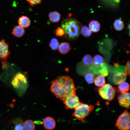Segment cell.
Wrapping results in <instances>:
<instances>
[{
	"mask_svg": "<svg viewBox=\"0 0 130 130\" xmlns=\"http://www.w3.org/2000/svg\"><path fill=\"white\" fill-rule=\"evenodd\" d=\"M126 78V75L125 74L121 72H118L114 75L113 81L115 84L117 85L125 81Z\"/></svg>",
	"mask_w": 130,
	"mask_h": 130,
	"instance_id": "cell-11",
	"label": "cell"
},
{
	"mask_svg": "<svg viewBox=\"0 0 130 130\" xmlns=\"http://www.w3.org/2000/svg\"><path fill=\"white\" fill-rule=\"evenodd\" d=\"M116 92L115 87L109 84H105L99 89V95L103 99L109 101L114 99Z\"/></svg>",
	"mask_w": 130,
	"mask_h": 130,
	"instance_id": "cell-4",
	"label": "cell"
},
{
	"mask_svg": "<svg viewBox=\"0 0 130 130\" xmlns=\"http://www.w3.org/2000/svg\"><path fill=\"white\" fill-rule=\"evenodd\" d=\"M58 49L61 53L64 54L68 53L71 50V48L69 43L65 42L59 44Z\"/></svg>",
	"mask_w": 130,
	"mask_h": 130,
	"instance_id": "cell-12",
	"label": "cell"
},
{
	"mask_svg": "<svg viewBox=\"0 0 130 130\" xmlns=\"http://www.w3.org/2000/svg\"><path fill=\"white\" fill-rule=\"evenodd\" d=\"M27 83V80L26 77L20 72L16 75L11 82L13 87L16 89H18L22 86H25Z\"/></svg>",
	"mask_w": 130,
	"mask_h": 130,
	"instance_id": "cell-8",
	"label": "cell"
},
{
	"mask_svg": "<svg viewBox=\"0 0 130 130\" xmlns=\"http://www.w3.org/2000/svg\"><path fill=\"white\" fill-rule=\"evenodd\" d=\"M50 89L54 96L63 101L69 95L76 92L73 80L65 75L58 76L52 81Z\"/></svg>",
	"mask_w": 130,
	"mask_h": 130,
	"instance_id": "cell-1",
	"label": "cell"
},
{
	"mask_svg": "<svg viewBox=\"0 0 130 130\" xmlns=\"http://www.w3.org/2000/svg\"><path fill=\"white\" fill-rule=\"evenodd\" d=\"M113 0L117 3H119L120 1V0Z\"/></svg>",
	"mask_w": 130,
	"mask_h": 130,
	"instance_id": "cell-31",
	"label": "cell"
},
{
	"mask_svg": "<svg viewBox=\"0 0 130 130\" xmlns=\"http://www.w3.org/2000/svg\"><path fill=\"white\" fill-rule=\"evenodd\" d=\"M63 101L66 109H74L80 102L76 92L69 95Z\"/></svg>",
	"mask_w": 130,
	"mask_h": 130,
	"instance_id": "cell-7",
	"label": "cell"
},
{
	"mask_svg": "<svg viewBox=\"0 0 130 130\" xmlns=\"http://www.w3.org/2000/svg\"><path fill=\"white\" fill-rule=\"evenodd\" d=\"M80 31L82 35L86 37H90L92 34V32L89 28L85 26H82Z\"/></svg>",
	"mask_w": 130,
	"mask_h": 130,
	"instance_id": "cell-24",
	"label": "cell"
},
{
	"mask_svg": "<svg viewBox=\"0 0 130 130\" xmlns=\"http://www.w3.org/2000/svg\"><path fill=\"white\" fill-rule=\"evenodd\" d=\"M30 5L32 6L40 3L41 0H26Z\"/></svg>",
	"mask_w": 130,
	"mask_h": 130,
	"instance_id": "cell-27",
	"label": "cell"
},
{
	"mask_svg": "<svg viewBox=\"0 0 130 130\" xmlns=\"http://www.w3.org/2000/svg\"><path fill=\"white\" fill-rule=\"evenodd\" d=\"M104 59L103 57L99 55L95 56L93 58L94 64L97 66H99L102 65Z\"/></svg>",
	"mask_w": 130,
	"mask_h": 130,
	"instance_id": "cell-23",
	"label": "cell"
},
{
	"mask_svg": "<svg viewBox=\"0 0 130 130\" xmlns=\"http://www.w3.org/2000/svg\"><path fill=\"white\" fill-rule=\"evenodd\" d=\"M43 124L44 127L46 129L48 130H51L54 128L56 124L55 121L53 118L48 117L44 119L43 122Z\"/></svg>",
	"mask_w": 130,
	"mask_h": 130,
	"instance_id": "cell-10",
	"label": "cell"
},
{
	"mask_svg": "<svg viewBox=\"0 0 130 130\" xmlns=\"http://www.w3.org/2000/svg\"><path fill=\"white\" fill-rule=\"evenodd\" d=\"M10 54L8 46L4 39L0 40V60H1L3 68L6 65L7 59Z\"/></svg>",
	"mask_w": 130,
	"mask_h": 130,
	"instance_id": "cell-6",
	"label": "cell"
},
{
	"mask_svg": "<svg viewBox=\"0 0 130 130\" xmlns=\"http://www.w3.org/2000/svg\"><path fill=\"white\" fill-rule=\"evenodd\" d=\"M61 26L65 36L69 39H74L79 35L80 29L78 22L75 20L66 19L62 21Z\"/></svg>",
	"mask_w": 130,
	"mask_h": 130,
	"instance_id": "cell-2",
	"label": "cell"
},
{
	"mask_svg": "<svg viewBox=\"0 0 130 130\" xmlns=\"http://www.w3.org/2000/svg\"><path fill=\"white\" fill-rule=\"evenodd\" d=\"M99 74L105 77L108 75V72L105 67H103L99 71Z\"/></svg>",
	"mask_w": 130,
	"mask_h": 130,
	"instance_id": "cell-30",
	"label": "cell"
},
{
	"mask_svg": "<svg viewBox=\"0 0 130 130\" xmlns=\"http://www.w3.org/2000/svg\"><path fill=\"white\" fill-rule=\"evenodd\" d=\"M55 34L57 36H62L65 34V32L62 28L58 27L56 30Z\"/></svg>",
	"mask_w": 130,
	"mask_h": 130,
	"instance_id": "cell-26",
	"label": "cell"
},
{
	"mask_svg": "<svg viewBox=\"0 0 130 130\" xmlns=\"http://www.w3.org/2000/svg\"><path fill=\"white\" fill-rule=\"evenodd\" d=\"M93 109V105L85 104L80 102L74 109L75 111L72 114V116L76 119L84 123L85 118Z\"/></svg>",
	"mask_w": 130,
	"mask_h": 130,
	"instance_id": "cell-3",
	"label": "cell"
},
{
	"mask_svg": "<svg viewBox=\"0 0 130 130\" xmlns=\"http://www.w3.org/2000/svg\"><path fill=\"white\" fill-rule=\"evenodd\" d=\"M118 86V89L121 93L127 92L130 90V85L129 84L124 81L119 84Z\"/></svg>",
	"mask_w": 130,
	"mask_h": 130,
	"instance_id": "cell-19",
	"label": "cell"
},
{
	"mask_svg": "<svg viewBox=\"0 0 130 130\" xmlns=\"http://www.w3.org/2000/svg\"><path fill=\"white\" fill-rule=\"evenodd\" d=\"M130 61L128 60L126 63V66L125 69V74L127 75H130Z\"/></svg>",
	"mask_w": 130,
	"mask_h": 130,
	"instance_id": "cell-28",
	"label": "cell"
},
{
	"mask_svg": "<svg viewBox=\"0 0 130 130\" xmlns=\"http://www.w3.org/2000/svg\"><path fill=\"white\" fill-rule=\"evenodd\" d=\"M84 78L86 82L89 84H92L94 82L95 77L91 73L86 74L85 75Z\"/></svg>",
	"mask_w": 130,
	"mask_h": 130,
	"instance_id": "cell-25",
	"label": "cell"
},
{
	"mask_svg": "<svg viewBox=\"0 0 130 130\" xmlns=\"http://www.w3.org/2000/svg\"><path fill=\"white\" fill-rule=\"evenodd\" d=\"M25 33L24 28L19 25L15 26L13 28L12 34L15 36L20 38L22 37Z\"/></svg>",
	"mask_w": 130,
	"mask_h": 130,
	"instance_id": "cell-14",
	"label": "cell"
},
{
	"mask_svg": "<svg viewBox=\"0 0 130 130\" xmlns=\"http://www.w3.org/2000/svg\"><path fill=\"white\" fill-rule=\"evenodd\" d=\"M118 99L120 106L127 109L130 107V93H122L118 96Z\"/></svg>",
	"mask_w": 130,
	"mask_h": 130,
	"instance_id": "cell-9",
	"label": "cell"
},
{
	"mask_svg": "<svg viewBox=\"0 0 130 130\" xmlns=\"http://www.w3.org/2000/svg\"><path fill=\"white\" fill-rule=\"evenodd\" d=\"M130 115L127 110H125L118 118L116 126L120 130H128L130 129Z\"/></svg>",
	"mask_w": 130,
	"mask_h": 130,
	"instance_id": "cell-5",
	"label": "cell"
},
{
	"mask_svg": "<svg viewBox=\"0 0 130 130\" xmlns=\"http://www.w3.org/2000/svg\"></svg>",
	"mask_w": 130,
	"mask_h": 130,
	"instance_id": "cell-32",
	"label": "cell"
},
{
	"mask_svg": "<svg viewBox=\"0 0 130 130\" xmlns=\"http://www.w3.org/2000/svg\"><path fill=\"white\" fill-rule=\"evenodd\" d=\"M113 26L116 30L117 31H120L124 28V24L122 20L117 19L115 21Z\"/></svg>",
	"mask_w": 130,
	"mask_h": 130,
	"instance_id": "cell-21",
	"label": "cell"
},
{
	"mask_svg": "<svg viewBox=\"0 0 130 130\" xmlns=\"http://www.w3.org/2000/svg\"><path fill=\"white\" fill-rule=\"evenodd\" d=\"M12 122L14 125V130H24L23 122L20 118L18 117L13 119L12 120Z\"/></svg>",
	"mask_w": 130,
	"mask_h": 130,
	"instance_id": "cell-17",
	"label": "cell"
},
{
	"mask_svg": "<svg viewBox=\"0 0 130 130\" xmlns=\"http://www.w3.org/2000/svg\"><path fill=\"white\" fill-rule=\"evenodd\" d=\"M88 27L91 32L94 33L99 32L100 28V23L96 20H92L90 21Z\"/></svg>",
	"mask_w": 130,
	"mask_h": 130,
	"instance_id": "cell-13",
	"label": "cell"
},
{
	"mask_svg": "<svg viewBox=\"0 0 130 130\" xmlns=\"http://www.w3.org/2000/svg\"><path fill=\"white\" fill-rule=\"evenodd\" d=\"M94 82L96 86L101 87L105 84V78L104 76L101 75H99L96 77Z\"/></svg>",
	"mask_w": 130,
	"mask_h": 130,
	"instance_id": "cell-20",
	"label": "cell"
},
{
	"mask_svg": "<svg viewBox=\"0 0 130 130\" xmlns=\"http://www.w3.org/2000/svg\"><path fill=\"white\" fill-rule=\"evenodd\" d=\"M59 44L58 43H51L50 42L49 44V46L52 50H55L58 49Z\"/></svg>",
	"mask_w": 130,
	"mask_h": 130,
	"instance_id": "cell-29",
	"label": "cell"
},
{
	"mask_svg": "<svg viewBox=\"0 0 130 130\" xmlns=\"http://www.w3.org/2000/svg\"><path fill=\"white\" fill-rule=\"evenodd\" d=\"M24 130H33L35 128V125L34 122L31 120H26L23 123Z\"/></svg>",
	"mask_w": 130,
	"mask_h": 130,
	"instance_id": "cell-18",
	"label": "cell"
},
{
	"mask_svg": "<svg viewBox=\"0 0 130 130\" xmlns=\"http://www.w3.org/2000/svg\"><path fill=\"white\" fill-rule=\"evenodd\" d=\"M19 25L24 28L28 27L30 25V21L26 16H22L20 17L18 21Z\"/></svg>",
	"mask_w": 130,
	"mask_h": 130,
	"instance_id": "cell-15",
	"label": "cell"
},
{
	"mask_svg": "<svg viewBox=\"0 0 130 130\" xmlns=\"http://www.w3.org/2000/svg\"><path fill=\"white\" fill-rule=\"evenodd\" d=\"M82 60L83 63L87 66L91 65L93 63V58L90 54L84 55L82 58Z\"/></svg>",
	"mask_w": 130,
	"mask_h": 130,
	"instance_id": "cell-22",
	"label": "cell"
},
{
	"mask_svg": "<svg viewBox=\"0 0 130 130\" xmlns=\"http://www.w3.org/2000/svg\"><path fill=\"white\" fill-rule=\"evenodd\" d=\"M60 13L58 12L55 11L50 12L48 15L50 20L53 23L57 22L59 21L60 20Z\"/></svg>",
	"mask_w": 130,
	"mask_h": 130,
	"instance_id": "cell-16",
	"label": "cell"
}]
</instances>
